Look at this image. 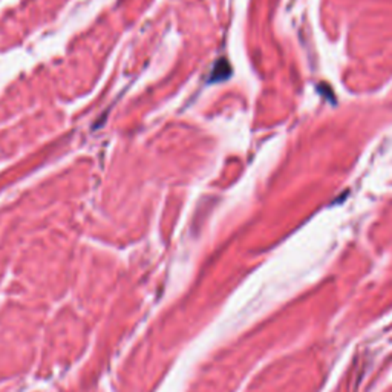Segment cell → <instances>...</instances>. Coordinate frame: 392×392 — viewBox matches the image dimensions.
I'll return each instance as SVG.
<instances>
[{
    "instance_id": "6da1fadb",
    "label": "cell",
    "mask_w": 392,
    "mask_h": 392,
    "mask_svg": "<svg viewBox=\"0 0 392 392\" xmlns=\"http://www.w3.org/2000/svg\"><path fill=\"white\" fill-rule=\"evenodd\" d=\"M230 75H232V68L229 65V61H227L225 59H221V60H218V63L215 65L213 70H211L209 80H210V83L224 82Z\"/></svg>"
}]
</instances>
